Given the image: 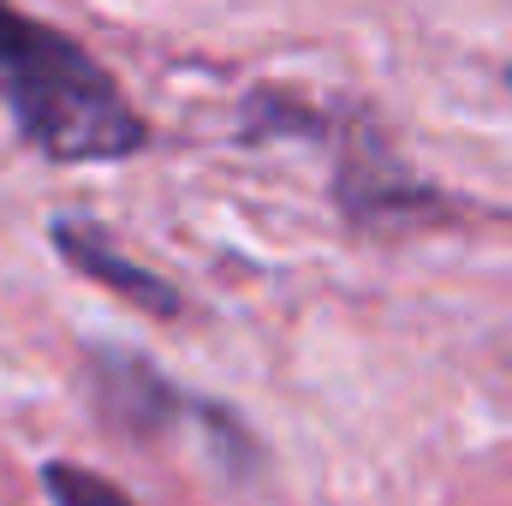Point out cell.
<instances>
[{
    "label": "cell",
    "instance_id": "obj_1",
    "mask_svg": "<svg viewBox=\"0 0 512 506\" xmlns=\"http://www.w3.org/2000/svg\"><path fill=\"white\" fill-rule=\"evenodd\" d=\"M0 108L18 137L48 161H126L149 143V120L131 108L114 72L66 30L24 18L0 0Z\"/></svg>",
    "mask_w": 512,
    "mask_h": 506
},
{
    "label": "cell",
    "instance_id": "obj_2",
    "mask_svg": "<svg viewBox=\"0 0 512 506\" xmlns=\"http://www.w3.org/2000/svg\"><path fill=\"white\" fill-rule=\"evenodd\" d=\"M48 239H54V251L66 256L78 274L102 280L108 292H120L126 304H137V310H149V316H179V310H185V298L173 292V280H161V274H149V268L126 262L102 227H90V221H54Z\"/></svg>",
    "mask_w": 512,
    "mask_h": 506
},
{
    "label": "cell",
    "instance_id": "obj_3",
    "mask_svg": "<svg viewBox=\"0 0 512 506\" xmlns=\"http://www.w3.org/2000/svg\"><path fill=\"white\" fill-rule=\"evenodd\" d=\"M96 399L126 429H167L179 411H203V405H185L173 381L137 352H96Z\"/></svg>",
    "mask_w": 512,
    "mask_h": 506
},
{
    "label": "cell",
    "instance_id": "obj_4",
    "mask_svg": "<svg viewBox=\"0 0 512 506\" xmlns=\"http://www.w3.org/2000/svg\"><path fill=\"white\" fill-rule=\"evenodd\" d=\"M42 489H48L54 506H137L120 483H108V477H96L90 465H72V459H48Z\"/></svg>",
    "mask_w": 512,
    "mask_h": 506
}]
</instances>
